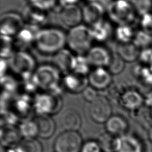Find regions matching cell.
Listing matches in <instances>:
<instances>
[{"mask_svg":"<svg viewBox=\"0 0 152 152\" xmlns=\"http://www.w3.org/2000/svg\"><path fill=\"white\" fill-rule=\"evenodd\" d=\"M66 46V32L56 27H42L38 31L34 47L41 54L53 56Z\"/></svg>","mask_w":152,"mask_h":152,"instance_id":"obj_1","label":"cell"},{"mask_svg":"<svg viewBox=\"0 0 152 152\" xmlns=\"http://www.w3.org/2000/svg\"><path fill=\"white\" fill-rule=\"evenodd\" d=\"M33 75L39 89L54 94H61V90L64 88L63 75L52 64L37 66Z\"/></svg>","mask_w":152,"mask_h":152,"instance_id":"obj_2","label":"cell"},{"mask_svg":"<svg viewBox=\"0 0 152 152\" xmlns=\"http://www.w3.org/2000/svg\"><path fill=\"white\" fill-rule=\"evenodd\" d=\"M94 41L90 27L86 24L70 28L66 33V47L77 55H86Z\"/></svg>","mask_w":152,"mask_h":152,"instance_id":"obj_3","label":"cell"},{"mask_svg":"<svg viewBox=\"0 0 152 152\" xmlns=\"http://www.w3.org/2000/svg\"><path fill=\"white\" fill-rule=\"evenodd\" d=\"M108 20L116 26H134L139 19L131 0H113L106 8Z\"/></svg>","mask_w":152,"mask_h":152,"instance_id":"obj_4","label":"cell"},{"mask_svg":"<svg viewBox=\"0 0 152 152\" xmlns=\"http://www.w3.org/2000/svg\"><path fill=\"white\" fill-rule=\"evenodd\" d=\"M8 63L10 69L20 78L33 74L37 68L35 58L27 50H16Z\"/></svg>","mask_w":152,"mask_h":152,"instance_id":"obj_5","label":"cell"},{"mask_svg":"<svg viewBox=\"0 0 152 152\" xmlns=\"http://www.w3.org/2000/svg\"><path fill=\"white\" fill-rule=\"evenodd\" d=\"M33 99V107L37 115L50 116L58 112L62 106L60 95L46 91L37 93Z\"/></svg>","mask_w":152,"mask_h":152,"instance_id":"obj_6","label":"cell"},{"mask_svg":"<svg viewBox=\"0 0 152 152\" xmlns=\"http://www.w3.org/2000/svg\"><path fill=\"white\" fill-rule=\"evenodd\" d=\"M83 143L78 131H64L55 138L53 150L55 152H80Z\"/></svg>","mask_w":152,"mask_h":152,"instance_id":"obj_7","label":"cell"},{"mask_svg":"<svg viewBox=\"0 0 152 152\" xmlns=\"http://www.w3.org/2000/svg\"><path fill=\"white\" fill-rule=\"evenodd\" d=\"M88 112L91 119L98 124H104L112 115V108L109 99L106 96L99 95L89 103Z\"/></svg>","mask_w":152,"mask_h":152,"instance_id":"obj_8","label":"cell"},{"mask_svg":"<svg viewBox=\"0 0 152 152\" xmlns=\"http://www.w3.org/2000/svg\"><path fill=\"white\" fill-rule=\"evenodd\" d=\"M24 25L25 23L21 14L14 11L4 12L0 18L1 34L14 37Z\"/></svg>","mask_w":152,"mask_h":152,"instance_id":"obj_9","label":"cell"},{"mask_svg":"<svg viewBox=\"0 0 152 152\" xmlns=\"http://www.w3.org/2000/svg\"><path fill=\"white\" fill-rule=\"evenodd\" d=\"M144 96L136 86L124 87L119 103L127 110L135 112L144 106Z\"/></svg>","mask_w":152,"mask_h":152,"instance_id":"obj_10","label":"cell"},{"mask_svg":"<svg viewBox=\"0 0 152 152\" xmlns=\"http://www.w3.org/2000/svg\"><path fill=\"white\" fill-rule=\"evenodd\" d=\"M132 72L138 84L137 87L144 97H152V71L149 66L138 62L134 66Z\"/></svg>","mask_w":152,"mask_h":152,"instance_id":"obj_11","label":"cell"},{"mask_svg":"<svg viewBox=\"0 0 152 152\" xmlns=\"http://www.w3.org/2000/svg\"><path fill=\"white\" fill-rule=\"evenodd\" d=\"M113 52L102 45H93L86 55L91 67L107 68L112 58Z\"/></svg>","mask_w":152,"mask_h":152,"instance_id":"obj_12","label":"cell"},{"mask_svg":"<svg viewBox=\"0 0 152 152\" xmlns=\"http://www.w3.org/2000/svg\"><path fill=\"white\" fill-rule=\"evenodd\" d=\"M112 76L107 68H92L87 76L88 85L97 91L106 90L113 84Z\"/></svg>","mask_w":152,"mask_h":152,"instance_id":"obj_13","label":"cell"},{"mask_svg":"<svg viewBox=\"0 0 152 152\" xmlns=\"http://www.w3.org/2000/svg\"><path fill=\"white\" fill-rule=\"evenodd\" d=\"M40 28L25 24L21 30L13 37L16 50H27L33 46L38 31Z\"/></svg>","mask_w":152,"mask_h":152,"instance_id":"obj_14","label":"cell"},{"mask_svg":"<svg viewBox=\"0 0 152 152\" xmlns=\"http://www.w3.org/2000/svg\"><path fill=\"white\" fill-rule=\"evenodd\" d=\"M82 12L83 22L91 27L104 18L106 9L99 4L88 1L82 8Z\"/></svg>","mask_w":152,"mask_h":152,"instance_id":"obj_15","label":"cell"},{"mask_svg":"<svg viewBox=\"0 0 152 152\" xmlns=\"http://www.w3.org/2000/svg\"><path fill=\"white\" fill-rule=\"evenodd\" d=\"M76 55L64 48L53 56L52 64L64 75L73 71Z\"/></svg>","mask_w":152,"mask_h":152,"instance_id":"obj_16","label":"cell"},{"mask_svg":"<svg viewBox=\"0 0 152 152\" xmlns=\"http://www.w3.org/2000/svg\"><path fill=\"white\" fill-rule=\"evenodd\" d=\"M62 85L64 88L73 94L81 93L89 86L87 76L74 72L63 75Z\"/></svg>","mask_w":152,"mask_h":152,"instance_id":"obj_17","label":"cell"},{"mask_svg":"<svg viewBox=\"0 0 152 152\" xmlns=\"http://www.w3.org/2000/svg\"><path fill=\"white\" fill-rule=\"evenodd\" d=\"M115 152H144V143L136 136L126 133L117 137Z\"/></svg>","mask_w":152,"mask_h":152,"instance_id":"obj_18","label":"cell"},{"mask_svg":"<svg viewBox=\"0 0 152 152\" xmlns=\"http://www.w3.org/2000/svg\"><path fill=\"white\" fill-rule=\"evenodd\" d=\"M59 14L62 22L69 28L77 26L83 21L82 8L78 4L62 7Z\"/></svg>","mask_w":152,"mask_h":152,"instance_id":"obj_19","label":"cell"},{"mask_svg":"<svg viewBox=\"0 0 152 152\" xmlns=\"http://www.w3.org/2000/svg\"><path fill=\"white\" fill-rule=\"evenodd\" d=\"M48 12L28 5L22 15L25 24L42 28L48 20Z\"/></svg>","mask_w":152,"mask_h":152,"instance_id":"obj_20","label":"cell"},{"mask_svg":"<svg viewBox=\"0 0 152 152\" xmlns=\"http://www.w3.org/2000/svg\"><path fill=\"white\" fill-rule=\"evenodd\" d=\"M90 27L94 40L99 43H104L113 36L115 28L109 20L104 18Z\"/></svg>","mask_w":152,"mask_h":152,"instance_id":"obj_21","label":"cell"},{"mask_svg":"<svg viewBox=\"0 0 152 152\" xmlns=\"http://www.w3.org/2000/svg\"><path fill=\"white\" fill-rule=\"evenodd\" d=\"M106 131L118 137L126 134L129 124L127 120L120 115H112L104 123Z\"/></svg>","mask_w":152,"mask_h":152,"instance_id":"obj_22","label":"cell"},{"mask_svg":"<svg viewBox=\"0 0 152 152\" xmlns=\"http://www.w3.org/2000/svg\"><path fill=\"white\" fill-rule=\"evenodd\" d=\"M61 125L64 131H78L82 124L80 113L74 109H67L62 114Z\"/></svg>","mask_w":152,"mask_h":152,"instance_id":"obj_23","label":"cell"},{"mask_svg":"<svg viewBox=\"0 0 152 152\" xmlns=\"http://www.w3.org/2000/svg\"><path fill=\"white\" fill-rule=\"evenodd\" d=\"M141 49L133 42L118 43L116 52L125 62L138 61Z\"/></svg>","mask_w":152,"mask_h":152,"instance_id":"obj_24","label":"cell"},{"mask_svg":"<svg viewBox=\"0 0 152 152\" xmlns=\"http://www.w3.org/2000/svg\"><path fill=\"white\" fill-rule=\"evenodd\" d=\"M38 127V136L47 139L52 136L56 129L54 120L49 115H37L34 119Z\"/></svg>","mask_w":152,"mask_h":152,"instance_id":"obj_25","label":"cell"},{"mask_svg":"<svg viewBox=\"0 0 152 152\" xmlns=\"http://www.w3.org/2000/svg\"><path fill=\"white\" fill-rule=\"evenodd\" d=\"M136 30L132 25H118L114 29L113 36L118 43L131 42L133 41Z\"/></svg>","mask_w":152,"mask_h":152,"instance_id":"obj_26","label":"cell"},{"mask_svg":"<svg viewBox=\"0 0 152 152\" xmlns=\"http://www.w3.org/2000/svg\"><path fill=\"white\" fill-rule=\"evenodd\" d=\"M18 132L23 139L36 138L38 136V127L34 119H25L18 126Z\"/></svg>","mask_w":152,"mask_h":152,"instance_id":"obj_27","label":"cell"},{"mask_svg":"<svg viewBox=\"0 0 152 152\" xmlns=\"http://www.w3.org/2000/svg\"><path fill=\"white\" fill-rule=\"evenodd\" d=\"M1 143L4 147H10V146L16 144L20 140V134L18 129L13 128L11 126H6L4 128H1Z\"/></svg>","mask_w":152,"mask_h":152,"instance_id":"obj_28","label":"cell"},{"mask_svg":"<svg viewBox=\"0 0 152 152\" xmlns=\"http://www.w3.org/2000/svg\"><path fill=\"white\" fill-rule=\"evenodd\" d=\"M116 138L106 131L99 136L97 141L103 152H115Z\"/></svg>","mask_w":152,"mask_h":152,"instance_id":"obj_29","label":"cell"},{"mask_svg":"<svg viewBox=\"0 0 152 152\" xmlns=\"http://www.w3.org/2000/svg\"><path fill=\"white\" fill-rule=\"evenodd\" d=\"M18 152H43L41 142L36 138L23 139L16 146Z\"/></svg>","mask_w":152,"mask_h":152,"instance_id":"obj_30","label":"cell"},{"mask_svg":"<svg viewBox=\"0 0 152 152\" xmlns=\"http://www.w3.org/2000/svg\"><path fill=\"white\" fill-rule=\"evenodd\" d=\"M1 57L2 59L8 60L16 51L13 37L1 36Z\"/></svg>","mask_w":152,"mask_h":152,"instance_id":"obj_31","label":"cell"},{"mask_svg":"<svg viewBox=\"0 0 152 152\" xmlns=\"http://www.w3.org/2000/svg\"><path fill=\"white\" fill-rule=\"evenodd\" d=\"M140 49L152 47V35L138 28L136 30L133 41Z\"/></svg>","mask_w":152,"mask_h":152,"instance_id":"obj_32","label":"cell"},{"mask_svg":"<svg viewBox=\"0 0 152 152\" xmlns=\"http://www.w3.org/2000/svg\"><path fill=\"white\" fill-rule=\"evenodd\" d=\"M28 5L34 7L39 10L49 12L50 11L59 9L61 7L59 5L58 0H27Z\"/></svg>","mask_w":152,"mask_h":152,"instance_id":"obj_33","label":"cell"},{"mask_svg":"<svg viewBox=\"0 0 152 152\" xmlns=\"http://www.w3.org/2000/svg\"><path fill=\"white\" fill-rule=\"evenodd\" d=\"M91 69L86 55H76L72 72L82 75L88 76Z\"/></svg>","mask_w":152,"mask_h":152,"instance_id":"obj_34","label":"cell"},{"mask_svg":"<svg viewBox=\"0 0 152 152\" xmlns=\"http://www.w3.org/2000/svg\"><path fill=\"white\" fill-rule=\"evenodd\" d=\"M125 62L115 52H113L110 62L107 69L112 75H118L122 73L125 68Z\"/></svg>","mask_w":152,"mask_h":152,"instance_id":"obj_35","label":"cell"},{"mask_svg":"<svg viewBox=\"0 0 152 152\" xmlns=\"http://www.w3.org/2000/svg\"><path fill=\"white\" fill-rule=\"evenodd\" d=\"M1 78V86L3 93L12 95V94L14 93L20 86V82L15 80L13 77L7 74Z\"/></svg>","mask_w":152,"mask_h":152,"instance_id":"obj_36","label":"cell"},{"mask_svg":"<svg viewBox=\"0 0 152 152\" xmlns=\"http://www.w3.org/2000/svg\"><path fill=\"white\" fill-rule=\"evenodd\" d=\"M139 17L152 11V0H131Z\"/></svg>","mask_w":152,"mask_h":152,"instance_id":"obj_37","label":"cell"},{"mask_svg":"<svg viewBox=\"0 0 152 152\" xmlns=\"http://www.w3.org/2000/svg\"><path fill=\"white\" fill-rule=\"evenodd\" d=\"M138 23L140 29L152 35V11L140 16Z\"/></svg>","mask_w":152,"mask_h":152,"instance_id":"obj_38","label":"cell"},{"mask_svg":"<svg viewBox=\"0 0 152 152\" xmlns=\"http://www.w3.org/2000/svg\"><path fill=\"white\" fill-rule=\"evenodd\" d=\"M152 59V47L141 49L138 62L149 66Z\"/></svg>","mask_w":152,"mask_h":152,"instance_id":"obj_39","label":"cell"},{"mask_svg":"<svg viewBox=\"0 0 152 152\" xmlns=\"http://www.w3.org/2000/svg\"><path fill=\"white\" fill-rule=\"evenodd\" d=\"M80 152H103L97 141L88 140L83 143Z\"/></svg>","mask_w":152,"mask_h":152,"instance_id":"obj_40","label":"cell"},{"mask_svg":"<svg viewBox=\"0 0 152 152\" xmlns=\"http://www.w3.org/2000/svg\"><path fill=\"white\" fill-rule=\"evenodd\" d=\"M81 94L84 100L88 103L95 100L99 95L98 93V91L90 86H88L81 93Z\"/></svg>","mask_w":152,"mask_h":152,"instance_id":"obj_41","label":"cell"},{"mask_svg":"<svg viewBox=\"0 0 152 152\" xmlns=\"http://www.w3.org/2000/svg\"><path fill=\"white\" fill-rule=\"evenodd\" d=\"M10 68L8 60L2 59H1V77H2L7 75V71L8 68Z\"/></svg>","mask_w":152,"mask_h":152,"instance_id":"obj_42","label":"cell"},{"mask_svg":"<svg viewBox=\"0 0 152 152\" xmlns=\"http://www.w3.org/2000/svg\"><path fill=\"white\" fill-rule=\"evenodd\" d=\"M58 1H59V5L61 6L62 9V8L65 6L77 4L80 0H58Z\"/></svg>","mask_w":152,"mask_h":152,"instance_id":"obj_43","label":"cell"},{"mask_svg":"<svg viewBox=\"0 0 152 152\" xmlns=\"http://www.w3.org/2000/svg\"><path fill=\"white\" fill-rule=\"evenodd\" d=\"M112 1L113 0H88V1L89 2H93L99 4L103 7H104L106 9L109 6V5L112 2Z\"/></svg>","mask_w":152,"mask_h":152,"instance_id":"obj_44","label":"cell"},{"mask_svg":"<svg viewBox=\"0 0 152 152\" xmlns=\"http://www.w3.org/2000/svg\"><path fill=\"white\" fill-rule=\"evenodd\" d=\"M1 152H18L16 147L14 148L11 147H2L1 148Z\"/></svg>","mask_w":152,"mask_h":152,"instance_id":"obj_45","label":"cell"},{"mask_svg":"<svg viewBox=\"0 0 152 152\" xmlns=\"http://www.w3.org/2000/svg\"><path fill=\"white\" fill-rule=\"evenodd\" d=\"M148 140L152 142V125H150L148 129Z\"/></svg>","mask_w":152,"mask_h":152,"instance_id":"obj_46","label":"cell"},{"mask_svg":"<svg viewBox=\"0 0 152 152\" xmlns=\"http://www.w3.org/2000/svg\"><path fill=\"white\" fill-rule=\"evenodd\" d=\"M149 67H150V69L152 71V59H151V62H150V65H149Z\"/></svg>","mask_w":152,"mask_h":152,"instance_id":"obj_47","label":"cell"},{"mask_svg":"<svg viewBox=\"0 0 152 152\" xmlns=\"http://www.w3.org/2000/svg\"><path fill=\"white\" fill-rule=\"evenodd\" d=\"M150 113L151 115V116L152 118V106L150 107Z\"/></svg>","mask_w":152,"mask_h":152,"instance_id":"obj_48","label":"cell"},{"mask_svg":"<svg viewBox=\"0 0 152 152\" xmlns=\"http://www.w3.org/2000/svg\"></svg>","mask_w":152,"mask_h":152,"instance_id":"obj_49","label":"cell"}]
</instances>
